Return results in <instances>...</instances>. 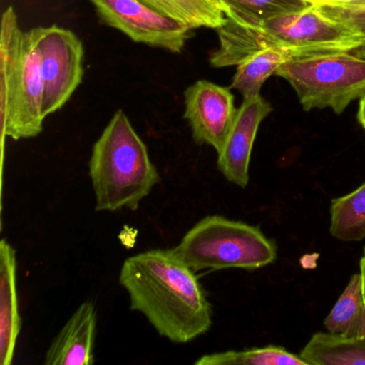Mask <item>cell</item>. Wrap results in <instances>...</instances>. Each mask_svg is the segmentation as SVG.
I'll list each match as a JSON object with an SVG mask.
<instances>
[{
    "mask_svg": "<svg viewBox=\"0 0 365 365\" xmlns=\"http://www.w3.org/2000/svg\"><path fill=\"white\" fill-rule=\"evenodd\" d=\"M130 307L161 336L185 344L208 332L212 307L195 271L172 250H150L123 262L119 275Z\"/></svg>",
    "mask_w": 365,
    "mask_h": 365,
    "instance_id": "1",
    "label": "cell"
},
{
    "mask_svg": "<svg viewBox=\"0 0 365 365\" xmlns=\"http://www.w3.org/2000/svg\"><path fill=\"white\" fill-rule=\"evenodd\" d=\"M219 48L211 52L213 68L238 66L266 48H290L302 56L333 52H354L364 38L341 21L327 16L317 6L275 16L258 25L226 21L217 29Z\"/></svg>",
    "mask_w": 365,
    "mask_h": 365,
    "instance_id": "2",
    "label": "cell"
},
{
    "mask_svg": "<svg viewBox=\"0 0 365 365\" xmlns=\"http://www.w3.org/2000/svg\"><path fill=\"white\" fill-rule=\"evenodd\" d=\"M96 210H138L140 202L161 181L148 149L123 110H117L89 160Z\"/></svg>",
    "mask_w": 365,
    "mask_h": 365,
    "instance_id": "3",
    "label": "cell"
},
{
    "mask_svg": "<svg viewBox=\"0 0 365 365\" xmlns=\"http://www.w3.org/2000/svg\"><path fill=\"white\" fill-rule=\"evenodd\" d=\"M1 125L4 136L33 138L43 130V78L33 29L21 31L14 7L1 23Z\"/></svg>",
    "mask_w": 365,
    "mask_h": 365,
    "instance_id": "4",
    "label": "cell"
},
{
    "mask_svg": "<svg viewBox=\"0 0 365 365\" xmlns=\"http://www.w3.org/2000/svg\"><path fill=\"white\" fill-rule=\"evenodd\" d=\"M173 251L195 272L230 268L256 270L277 257L274 242L259 228L222 215L200 220Z\"/></svg>",
    "mask_w": 365,
    "mask_h": 365,
    "instance_id": "5",
    "label": "cell"
},
{
    "mask_svg": "<svg viewBox=\"0 0 365 365\" xmlns=\"http://www.w3.org/2000/svg\"><path fill=\"white\" fill-rule=\"evenodd\" d=\"M275 76L289 83L305 112L331 108L341 115L351 102L365 98V58L354 52L298 57Z\"/></svg>",
    "mask_w": 365,
    "mask_h": 365,
    "instance_id": "6",
    "label": "cell"
},
{
    "mask_svg": "<svg viewBox=\"0 0 365 365\" xmlns=\"http://www.w3.org/2000/svg\"><path fill=\"white\" fill-rule=\"evenodd\" d=\"M33 33L41 61L46 118L63 108L82 83L84 46L73 31L56 25L37 27Z\"/></svg>",
    "mask_w": 365,
    "mask_h": 365,
    "instance_id": "7",
    "label": "cell"
},
{
    "mask_svg": "<svg viewBox=\"0 0 365 365\" xmlns=\"http://www.w3.org/2000/svg\"><path fill=\"white\" fill-rule=\"evenodd\" d=\"M102 22L140 44L182 52L193 29L153 9L140 0H88Z\"/></svg>",
    "mask_w": 365,
    "mask_h": 365,
    "instance_id": "8",
    "label": "cell"
},
{
    "mask_svg": "<svg viewBox=\"0 0 365 365\" xmlns=\"http://www.w3.org/2000/svg\"><path fill=\"white\" fill-rule=\"evenodd\" d=\"M185 119L196 144L208 145L219 153L237 114L230 89L209 81H197L185 89Z\"/></svg>",
    "mask_w": 365,
    "mask_h": 365,
    "instance_id": "9",
    "label": "cell"
},
{
    "mask_svg": "<svg viewBox=\"0 0 365 365\" xmlns=\"http://www.w3.org/2000/svg\"><path fill=\"white\" fill-rule=\"evenodd\" d=\"M271 112L272 106L262 96L243 99L225 144L217 153L220 172L242 189L249 185L250 162L258 129Z\"/></svg>",
    "mask_w": 365,
    "mask_h": 365,
    "instance_id": "10",
    "label": "cell"
},
{
    "mask_svg": "<svg viewBox=\"0 0 365 365\" xmlns=\"http://www.w3.org/2000/svg\"><path fill=\"white\" fill-rule=\"evenodd\" d=\"M97 332V311L91 301L78 307L46 354V365H91Z\"/></svg>",
    "mask_w": 365,
    "mask_h": 365,
    "instance_id": "11",
    "label": "cell"
},
{
    "mask_svg": "<svg viewBox=\"0 0 365 365\" xmlns=\"http://www.w3.org/2000/svg\"><path fill=\"white\" fill-rule=\"evenodd\" d=\"M16 249L4 238L0 242V364L10 365L14 360L22 319L19 311L16 288Z\"/></svg>",
    "mask_w": 365,
    "mask_h": 365,
    "instance_id": "12",
    "label": "cell"
},
{
    "mask_svg": "<svg viewBox=\"0 0 365 365\" xmlns=\"http://www.w3.org/2000/svg\"><path fill=\"white\" fill-rule=\"evenodd\" d=\"M298 57L303 56L290 48H272L260 51L237 66L230 87L237 89L243 99L257 97L270 76H275L284 63Z\"/></svg>",
    "mask_w": 365,
    "mask_h": 365,
    "instance_id": "13",
    "label": "cell"
},
{
    "mask_svg": "<svg viewBox=\"0 0 365 365\" xmlns=\"http://www.w3.org/2000/svg\"><path fill=\"white\" fill-rule=\"evenodd\" d=\"M307 365H365V337L317 332L300 352Z\"/></svg>",
    "mask_w": 365,
    "mask_h": 365,
    "instance_id": "14",
    "label": "cell"
},
{
    "mask_svg": "<svg viewBox=\"0 0 365 365\" xmlns=\"http://www.w3.org/2000/svg\"><path fill=\"white\" fill-rule=\"evenodd\" d=\"M324 324L328 332L364 339L365 297L360 271L350 277L343 294L324 319Z\"/></svg>",
    "mask_w": 365,
    "mask_h": 365,
    "instance_id": "15",
    "label": "cell"
},
{
    "mask_svg": "<svg viewBox=\"0 0 365 365\" xmlns=\"http://www.w3.org/2000/svg\"><path fill=\"white\" fill-rule=\"evenodd\" d=\"M168 18L190 29H219L225 24V11L219 0H140Z\"/></svg>",
    "mask_w": 365,
    "mask_h": 365,
    "instance_id": "16",
    "label": "cell"
},
{
    "mask_svg": "<svg viewBox=\"0 0 365 365\" xmlns=\"http://www.w3.org/2000/svg\"><path fill=\"white\" fill-rule=\"evenodd\" d=\"M330 234L344 242H356L365 238V182L330 206Z\"/></svg>",
    "mask_w": 365,
    "mask_h": 365,
    "instance_id": "17",
    "label": "cell"
},
{
    "mask_svg": "<svg viewBox=\"0 0 365 365\" xmlns=\"http://www.w3.org/2000/svg\"><path fill=\"white\" fill-rule=\"evenodd\" d=\"M226 18L243 25H258L275 16L309 7L307 0H219Z\"/></svg>",
    "mask_w": 365,
    "mask_h": 365,
    "instance_id": "18",
    "label": "cell"
},
{
    "mask_svg": "<svg viewBox=\"0 0 365 365\" xmlns=\"http://www.w3.org/2000/svg\"><path fill=\"white\" fill-rule=\"evenodd\" d=\"M195 365H307L300 354H292L279 346H266L251 349L230 350L205 354Z\"/></svg>",
    "mask_w": 365,
    "mask_h": 365,
    "instance_id": "19",
    "label": "cell"
},
{
    "mask_svg": "<svg viewBox=\"0 0 365 365\" xmlns=\"http://www.w3.org/2000/svg\"><path fill=\"white\" fill-rule=\"evenodd\" d=\"M327 16L345 23L348 26L358 31L364 38V44L354 51L359 56L365 58V5L332 6L315 5Z\"/></svg>",
    "mask_w": 365,
    "mask_h": 365,
    "instance_id": "20",
    "label": "cell"
},
{
    "mask_svg": "<svg viewBox=\"0 0 365 365\" xmlns=\"http://www.w3.org/2000/svg\"><path fill=\"white\" fill-rule=\"evenodd\" d=\"M311 5L356 6L365 5V0H307Z\"/></svg>",
    "mask_w": 365,
    "mask_h": 365,
    "instance_id": "21",
    "label": "cell"
},
{
    "mask_svg": "<svg viewBox=\"0 0 365 365\" xmlns=\"http://www.w3.org/2000/svg\"><path fill=\"white\" fill-rule=\"evenodd\" d=\"M356 118H358L359 123H360L361 127L365 131V98L360 100L359 102V110L358 115H356Z\"/></svg>",
    "mask_w": 365,
    "mask_h": 365,
    "instance_id": "22",
    "label": "cell"
},
{
    "mask_svg": "<svg viewBox=\"0 0 365 365\" xmlns=\"http://www.w3.org/2000/svg\"><path fill=\"white\" fill-rule=\"evenodd\" d=\"M360 272L362 274L363 279V289H364V297H365V256H363L360 260Z\"/></svg>",
    "mask_w": 365,
    "mask_h": 365,
    "instance_id": "23",
    "label": "cell"
},
{
    "mask_svg": "<svg viewBox=\"0 0 365 365\" xmlns=\"http://www.w3.org/2000/svg\"><path fill=\"white\" fill-rule=\"evenodd\" d=\"M364 256H365V247H364Z\"/></svg>",
    "mask_w": 365,
    "mask_h": 365,
    "instance_id": "24",
    "label": "cell"
}]
</instances>
